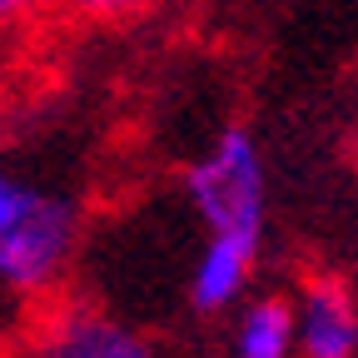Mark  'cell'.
I'll list each match as a JSON object with an SVG mask.
<instances>
[{
	"label": "cell",
	"mask_w": 358,
	"mask_h": 358,
	"mask_svg": "<svg viewBox=\"0 0 358 358\" xmlns=\"http://www.w3.org/2000/svg\"><path fill=\"white\" fill-rule=\"evenodd\" d=\"M185 194L209 234L259 239L264 229V159L249 129H224L185 169Z\"/></svg>",
	"instance_id": "1"
},
{
	"label": "cell",
	"mask_w": 358,
	"mask_h": 358,
	"mask_svg": "<svg viewBox=\"0 0 358 358\" xmlns=\"http://www.w3.org/2000/svg\"><path fill=\"white\" fill-rule=\"evenodd\" d=\"M80 249V209L60 194H40V204L0 234V289L15 299L50 303Z\"/></svg>",
	"instance_id": "2"
},
{
	"label": "cell",
	"mask_w": 358,
	"mask_h": 358,
	"mask_svg": "<svg viewBox=\"0 0 358 358\" xmlns=\"http://www.w3.org/2000/svg\"><path fill=\"white\" fill-rule=\"evenodd\" d=\"M15 358H159V353L145 334L120 324L100 303L55 294L50 303L35 308Z\"/></svg>",
	"instance_id": "3"
},
{
	"label": "cell",
	"mask_w": 358,
	"mask_h": 358,
	"mask_svg": "<svg viewBox=\"0 0 358 358\" xmlns=\"http://www.w3.org/2000/svg\"><path fill=\"white\" fill-rule=\"evenodd\" d=\"M299 358H358V299L334 274H308L294 294Z\"/></svg>",
	"instance_id": "4"
},
{
	"label": "cell",
	"mask_w": 358,
	"mask_h": 358,
	"mask_svg": "<svg viewBox=\"0 0 358 358\" xmlns=\"http://www.w3.org/2000/svg\"><path fill=\"white\" fill-rule=\"evenodd\" d=\"M254 259H259V239H224L209 234L199 259H194V274H189V303L199 313H219V308H234L254 279Z\"/></svg>",
	"instance_id": "5"
},
{
	"label": "cell",
	"mask_w": 358,
	"mask_h": 358,
	"mask_svg": "<svg viewBox=\"0 0 358 358\" xmlns=\"http://www.w3.org/2000/svg\"><path fill=\"white\" fill-rule=\"evenodd\" d=\"M234 358H299V324L294 299L259 294L234 319Z\"/></svg>",
	"instance_id": "6"
},
{
	"label": "cell",
	"mask_w": 358,
	"mask_h": 358,
	"mask_svg": "<svg viewBox=\"0 0 358 358\" xmlns=\"http://www.w3.org/2000/svg\"><path fill=\"white\" fill-rule=\"evenodd\" d=\"M159 0H55V20L70 25H129Z\"/></svg>",
	"instance_id": "7"
},
{
	"label": "cell",
	"mask_w": 358,
	"mask_h": 358,
	"mask_svg": "<svg viewBox=\"0 0 358 358\" xmlns=\"http://www.w3.org/2000/svg\"><path fill=\"white\" fill-rule=\"evenodd\" d=\"M45 20H55V0H0V35L6 40L30 35Z\"/></svg>",
	"instance_id": "8"
},
{
	"label": "cell",
	"mask_w": 358,
	"mask_h": 358,
	"mask_svg": "<svg viewBox=\"0 0 358 358\" xmlns=\"http://www.w3.org/2000/svg\"><path fill=\"white\" fill-rule=\"evenodd\" d=\"M15 85H20V60H15V40H6V35H0V110L10 105Z\"/></svg>",
	"instance_id": "9"
}]
</instances>
